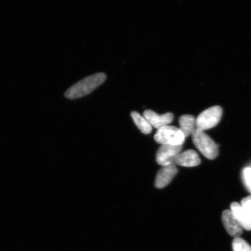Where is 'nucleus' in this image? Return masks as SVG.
Segmentation results:
<instances>
[{
    "label": "nucleus",
    "mask_w": 251,
    "mask_h": 251,
    "mask_svg": "<svg viewBox=\"0 0 251 251\" xmlns=\"http://www.w3.org/2000/svg\"><path fill=\"white\" fill-rule=\"evenodd\" d=\"M106 75L98 73L83 78L66 91V98L74 100L88 95L102 84L106 80Z\"/></svg>",
    "instance_id": "f257e3e1"
},
{
    "label": "nucleus",
    "mask_w": 251,
    "mask_h": 251,
    "mask_svg": "<svg viewBox=\"0 0 251 251\" xmlns=\"http://www.w3.org/2000/svg\"><path fill=\"white\" fill-rule=\"evenodd\" d=\"M154 139L162 146H182L186 137L180 128L168 125L157 130Z\"/></svg>",
    "instance_id": "f03ea898"
},
{
    "label": "nucleus",
    "mask_w": 251,
    "mask_h": 251,
    "mask_svg": "<svg viewBox=\"0 0 251 251\" xmlns=\"http://www.w3.org/2000/svg\"><path fill=\"white\" fill-rule=\"evenodd\" d=\"M194 146L209 159H214L219 154L217 144L204 131L197 129L192 134Z\"/></svg>",
    "instance_id": "7ed1b4c3"
},
{
    "label": "nucleus",
    "mask_w": 251,
    "mask_h": 251,
    "mask_svg": "<svg viewBox=\"0 0 251 251\" xmlns=\"http://www.w3.org/2000/svg\"><path fill=\"white\" fill-rule=\"evenodd\" d=\"M222 114L223 109L220 106L205 110L196 119L197 129L204 131L215 127L221 121Z\"/></svg>",
    "instance_id": "20e7f679"
},
{
    "label": "nucleus",
    "mask_w": 251,
    "mask_h": 251,
    "mask_svg": "<svg viewBox=\"0 0 251 251\" xmlns=\"http://www.w3.org/2000/svg\"><path fill=\"white\" fill-rule=\"evenodd\" d=\"M181 149L182 146H161L156 153L157 163L162 167L175 164V159Z\"/></svg>",
    "instance_id": "39448f33"
},
{
    "label": "nucleus",
    "mask_w": 251,
    "mask_h": 251,
    "mask_svg": "<svg viewBox=\"0 0 251 251\" xmlns=\"http://www.w3.org/2000/svg\"><path fill=\"white\" fill-rule=\"evenodd\" d=\"M143 117L149 122L151 126L156 128H161L172 123L174 115L171 112L159 115L152 110L147 109L143 113Z\"/></svg>",
    "instance_id": "423d86ee"
},
{
    "label": "nucleus",
    "mask_w": 251,
    "mask_h": 251,
    "mask_svg": "<svg viewBox=\"0 0 251 251\" xmlns=\"http://www.w3.org/2000/svg\"><path fill=\"white\" fill-rule=\"evenodd\" d=\"M177 169L176 164L163 166L156 175L155 186L158 188H163L171 183L177 174Z\"/></svg>",
    "instance_id": "0eeeda50"
},
{
    "label": "nucleus",
    "mask_w": 251,
    "mask_h": 251,
    "mask_svg": "<svg viewBox=\"0 0 251 251\" xmlns=\"http://www.w3.org/2000/svg\"><path fill=\"white\" fill-rule=\"evenodd\" d=\"M222 221L227 233L232 237H239L243 233V227L235 219L230 210L223 212Z\"/></svg>",
    "instance_id": "6e6552de"
},
{
    "label": "nucleus",
    "mask_w": 251,
    "mask_h": 251,
    "mask_svg": "<svg viewBox=\"0 0 251 251\" xmlns=\"http://www.w3.org/2000/svg\"><path fill=\"white\" fill-rule=\"evenodd\" d=\"M175 164L184 167H194L201 164V159L195 151L189 150L180 152L176 158Z\"/></svg>",
    "instance_id": "1a4fd4ad"
},
{
    "label": "nucleus",
    "mask_w": 251,
    "mask_h": 251,
    "mask_svg": "<svg viewBox=\"0 0 251 251\" xmlns=\"http://www.w3.org/2000/svg\"><path fill=\"white\" fill-rule=\"evenodd\" d=\"M231 212L234 217L245 230H251V220L245 212L242 206L237 202L231 203Z\"/></svg>",
    "instance_id": "9d476101"
},
{
    "label": "nucleus",
    "mask_w": 251,
    "mask_h": 251,
    "mask_svg": "<svg viewBox=\"0 0 251 251\" xmlns=\"http://www.w3.org/2000/svg\"><path fill=\"white\" fill-rule=\"evenodd\" d=\"M180 130L187 137L192 135L197 130L196 119L191 115H184L181 116L179 119Z\"/></svg>",
    "instance_id": "9b49d317"
},
{
    "label": "nucleus",
    "mask_w": 251,
    "mask_h": 251,
    "mask_svg": "<svg viewBox=\"0 0 251 251\" xmlns=\"http://www.w3.org/2000/svg\"><path fill=\"white\" fill-rule=\"evenodd\" d=\"M131 118H132L134 124L136 125L138 128L143 134H149L152 131V126L147 120V119L142 117L139 113L133 111L131 113Z\"/></svg>",
    "instance_id": "f8f14e48"
},
{
    "label": "nucleus",
    "mask_w": 251,
    "mask_h": 251,
    "mask_svg": "<svg viewBox=\"0 0 251 251\" xmlns=\"http://www.w3.org/2000/svg\"><path fill=\"white\" fill-rule=\"evenodd\" d=\"M233 251H251L250 245L240 237L235 238L232 243Z\"/></svg>",
    "instance_id": "ddd939ff"
},
{
    "label": "nucleus",
    "mask_w": 251,
    "mask_h": 251,
    "mask_svg": "<svg viewBox=\"0 0 251 251\" xmlns=\"http://www.w3.org/2000/svg\"><path fill=\"white\" fill-rule=\"evenodd\" d=\"M243 179L247 190L251 193V168L248 167L244 169Z\"/></svg>",
    "instance_id": "4468645a"
},
{
    "label": "nucleus",
    "mask_w": 251,
    "mask_h": 251,
    "mask_svg": "<svg viewBox=\"0 0 251 251\" xmlns=\"http://www.w3.org/2000/svg\"><path fill=\"white\" fill-rule=\"evenodd\" d=\"M241 205L251 220V196L245 198L241 201Z\"/></svg>",
    "instance_id": "2eb2a0df"
}]
</instances>
